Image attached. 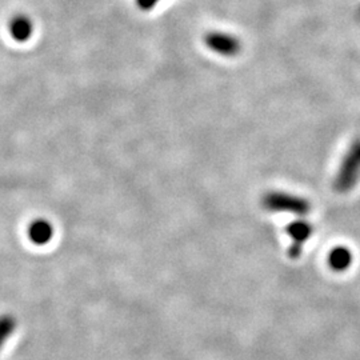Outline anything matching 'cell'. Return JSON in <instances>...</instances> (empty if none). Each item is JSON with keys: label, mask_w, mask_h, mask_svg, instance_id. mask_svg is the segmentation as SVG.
Here are the masks:
<instances>
[{"label": "cell", "mask_w": 360, "mask_h": 360, "mask_svg": "<svg viewBox=\"0 0 360 360\" xmlns=\"http://www.w3.org/2000/svg\"><path fill=\"white\" fill-rule=\"evenodd\" d=\"M360 180V139L351 144L345 155L340 167L338 168L334 188L339 193H348Z\"/></svg>", "instance_id": "6da1fadb"}, {"label": "cell", "mask_w": 360, "mask_h": 360, "mask_svg": "<svg viewBox=\"0 0 360 360\" xmlns=\"http://www.w3.org/2000/svg\"><path fill=\"white\" fill-rule=\"evenodd\" d=\"M262 203L266 210L272 212H294L296 215H304L311 208L309 202L303 198L281 191L266 193Z\"/></svg>", "instance_id": "7a4b0ae2"}, {"label": "cell", "mask_w": 360, "mask_h": 360, "mask_svg": "<svg viewBox=\"0 0 360 360\" xmlns=\"http://www.w3.org/2000/svg\"><path fill=\"white\" fill-rule=\"evenodd\" d=\"M287 232L292 240L291 247H290V255L291 257H297V255H300V252H302L303 245L312 235V227L307 221L299 220V221H294L292 224H290Z\"/></svg>", "instance_id": "3957f363"}, {"label": "cell", "mask_w": 360, "mask_h": 360, "mask_svg": "<svg viewBox=\"0 0 360 360\" xmlns=\"http://www.w3.org/2000/svg\"><path fill=\"white\" fill-rule=\"evenodd\" d=\"M206 41L207 46L219 55H233L239 49V41L227 34H211Z\"/></svg>", "instance_id": "277c9868"}, {"label": "cell", "mask_w": 360, "mask_h": 360, "mask_svg": "<svg viewBox=\"0 0 360 360\" xmlns=\"http://www.w3.org/2000/svg\"><path fill=\"white\" fill-rule=\"evenodd\" d=\"M52 235H53V229L51 223L44 219H38L32 221L28 227V238L35 245H41L49 243L52 239Z\"/></svg>", "instance_id": "5b68a950"}, {"label": "cell", "mask_w": 360, "mask_h": 360, "mask_svg": "<svg viewBox=\"0 0 360 360\" xmlns=\"http://www.w3.org/2000/svg\"><path fill=\"white\" fill-rule=\"evenodd\" d=\"M352 254L346 247H338L330 254V267L335 271H346L352 263Z\"/></svg>", "instance_id": "8992f818"}, {"label": "cell", "mask_w": 360, "mask_h": 360, "mask_svg": "<svg viewBox=\"0 0 360 360\" xmlns=\"http://www.w3.org/2000/svg\"><path fill=\"white\" fill-rule=\"evenodd\" d=\"M15 328H16V319L13 315L0 316V348L6 345L7 339L13 334Z\"/></svg>", "instance_id": "52a82bcc"}, {"label": "cell", "mask_w": 360, "mask_h": 360, "mask_svg": "<svg viewBox=\"0 0 360 360\" xmlns=\"http://www.w3.org/2000/svg\"><path fill=\"white\" fill-rule=\"evenodd\" d=\"M32 27L30 20L26 18H18L13 19V25H11V32H13V38L19 39V40H26L31 35Z\"/></svg>", "instance_id": "ba28073f"}, {"label": "cell", "mask_w": 360, "mask_h": 360, "mask_svg": "<svg viewBox=\"0 0 360 360\" xmlns=\"http://www.w3.org/2000/svg\"><path fill=\"white\" fill-rule=\"evenodd\" d=\"M158 0H138L142 7H153Z\"/></svg>", "instance_id": "9c48e42d"}]
</instances>
